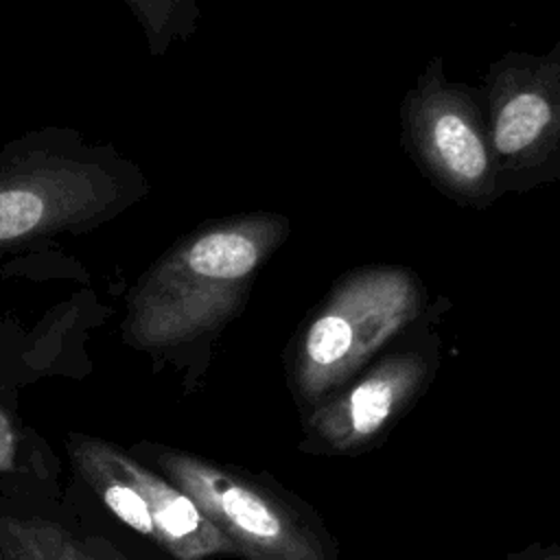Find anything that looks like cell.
<instances>
[{
  "label": "cell",
  "instance_id": "cell-7",
  "mask_svg": "<svg viewBox=\"0 0 560 560\" xmlns=\"http://www.w3.org/2000/svg\"><path fill=\"white\" fill-rule=\"evenodd\" d=\"M497 188L525 192L560 177V48L508 52L477 88Z\"/></svg>",
  "mask_w": 560,
  "mask_h": 560
},
{
  "label": "cell",
  "instance_id": "cell-11",
  "mask_svg": "<svg viewBox=\"0 0 560 560\" xmlns=\"http://www.w3.org/2000/svg\"><path fill=\"white\" fill-rule=\"evenodd\" d=\"M0 560H42L20 536L7 512L0 510Z\"/></svg>",
  "mask_w": 560,
  "mask_h": 560
},
{
  "label": "cell",
  "instance_id": "cell-13",
  "mask_svg": "<svg viewBox=\"0 0 560 560\" xmlns=\"http://www.w3.org/2000/svg\"><path fill=\"white\" fill-rule=\"evenodd\" d=\"M508 560H560V547L558 545H532L527 551L514 553Z\"/></svg>",
  "mask_w": 560,
  "mask_h": 560
},
{
  "label": "cell",
  "instance_id": "cell-8",
  "mask_svg": "<svg viewBox=\"0 0 560 560\" xmlns=\"http://www.w3.org/2000/svg\"><path fill=\"white\" fill-rule=\"evenodd\" d=\"M74 470L101 503L129 529L144 536L173 560L236 558V547L199 505L129 448L101 438H68Z\"/></svg>",
  "mask_w": 560,
  "mask_h": 560
},
{
  "label": "cell",
  "instance_id": "cell-6",
  "mask_svg": "<svg viewBox=\"0 0 560 560\" xmlns=\"http://www.w3.org/2000/svg\"><path fill=\"white\" fill-rule=\"evenodd\" d=\"M400 142L451 201L488 208L501 197L477 88L448 81L442 57H433L405 92Z\"/></svg>",
  "mask_w": 560,
  "mask_h": 560
},
{
  "label": "cell",
  "instance_id": "cell-5",
  "mask_svg": "<svg viewBox=\"0 0 560 560\" xmlns=\"http://www.w3.org/2000/svg\"><path fill=\"white\" fill-rule=\"evenodd\" d=\"M429 313L407 335L383 350L359 374L302 416L298 448L308 455L357 457L376 448L411 411L440 368V335L433 328L442 308Z\"/></svg>",
  "mask_w": 560,
  "mask_h": 560
},
{
  "label": "cell",
  "instance_id": "cell-2",
  "mask_svg": "<svg viewBox=\"0 0 560 560\" xmlns=\"http://www.w3.org/2000/svg\"><path fill=\"white\" fill-rule=\"evenodd\" d=\"M149 192L138 164L81 131L42 127L0 144V258L88 234Z\"/></svg>",
  "mask_w": 560,
  "mask_h": 560
},
{
  "label": "cell",
  "instance_id": "cell-10",
  "mask_svg": "<svg viewBox=\"0 0 560 560\" xmlns=\"http://www.w3.org/2000/svg\"><path fill=\"white\" fill-rule=\"evenodd\" d=\"M142 26L153 57L164 55L175 42L195 33L199 0H120Z\"/></svg>",
  "mask_w": 560,
  "mask_h": 560
},
{
  "label": "cell",
  "instance_id": "cell-4",
  "mask_svg": "<svg viewBox=\"0 0 560 560\" xmlns=\"http://www.w3.org/2000/svg\"><path fill=\"white\" fill-rule=\"evenodd\" d=\"M129 451L184 490L236 547L238 560H339L319 514L269 475L151 440Z\"/></svg>",
  "mask_w": 560,
  "mask_h": 560
},
{
  "label": "cell",
  "instance_id": "cell-1",
  "mask_svg": "<svg viewBox=\"0 0 560 560\" xmlns=\"http://www.w3.org/2000/svg\"><path fill=\"white\" fill-rule=\"evenodd\" d=\"M289 232L284 214L247 212L179 238L129 291L125 343L149 354L153 365L184 370L186 389H192L219 335L241 315L258 271Z\"/></svg>",
  "mask_w": 560,
  "mask_h": 560
},
{
  "label": "cell",
  "instance_id": "cell-9",
  "mask_svg": "<svg viewBox=\"0 0 560 560\" xmlns=\"http://www.w3.org/2000/svg\"><path fill=\"white\" fill-rule=\"evenodd\" d=\"M9 518L42 560H129L107 540L79 538L57 523L15 514Z\"/></svg>",
  "mask_w": 560,
  "mask_h": 560
},
{
  "label": "cell",
  "instance_id": "cell-3",
  "mask_svg": "<svg viewBox=\"0 0 560 560\" xmlns=\"http://www.w3.org/2000/svg\"><path fill=\"white\" fill-rule=\"evenodd\" d=\"M422 278L402 265L343 273L304 317L284 352L289 392L300 413L313 409L429 313Z\"/></svg>",
  "mask_w": 560,
  "mask_h": 560
},
{
  "label": "cell",
  "instance_id": "cell-12",
  "mask_svg": "<svg viewBox=\"0 0 560 560\" xmlns=\"http://www.w3.org/2000/svg\"><path fill=\"white\" fill-rule=\"evenodd\" d=\"M18 455V435L13 431V420L0 409V472L13 468Z\"/></svg>",
  "mask_w": 560,
  "mask_h": 560
}]
</instances>
